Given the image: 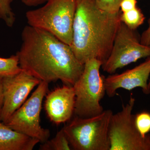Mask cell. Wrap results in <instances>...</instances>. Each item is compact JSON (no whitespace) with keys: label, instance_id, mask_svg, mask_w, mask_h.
<instances>
[{"label":"cell","instance_id":"1","mask_svg":"<svg viewBox=\"0 0 150 150\" xmlns=\"http://www.w3.org/2000/svg\"><path fill=\"white\" fill-rule=\"evenodd\" d=\"M21 38L16 54L22 69L41 81L49 83L60 80L66 85L74 86L84 64L70 45L46 30L29 25L23 30Z\"/></svg>","mask_w":150,"mask_h":150},{"label":"cell","instance_id":"15","mask_svg":"<svg viewBox=\"0 0 150 150\" xmlns=\"http://www.w3.org/2000/svg\"><path fill=\"white\" fill-rule=\"evenodd\" d=\"M21 70L17 54L7 58L0 57V78L13 76Z\"/></svg>","mask_w":150,"mask_h":150},{"label":"cell","instance_id":"6","mask_svg":"<svg viewBox=\"0 0 150 150\" xmlns=\"http://www.w3.org/2000/svg\"><path fill=\"white\" fill-rule=\"evenodd\" d=\"M135 99L132 96L122 110L112 114L108 129L110 150H150V134L142 137L132 114Z\"/></svg>","mask_w":150,"mask_h":150},{"label":"cell","instance_id":"7","mask_svg":"<svg viewBox=\"0 0 150 150\" xmlns=\"http://www.w3.org/2000/svg\"><path fill=\"white\" fill-rule=\"evenodd\" d=\"M48 84L40 82L30 97L4 123L11 129L36 139L42 144L48 140L51 135L50 131L40 124L42 103L48 91Z\"/></svg>","mask_w":150,"mask_h":150},{"label":"cell","instance_id":"17","mask_svg":"<svg viewBox=\"0 0 150 150\" xmlns=\"http://www.w3.org/2000/svg\"><path fill=\"white\" fill-rule=\"evenodd\" d=\"M135 124L138 131L143 137L150 132V113L143 111L134 115Z\"/></svg>","mask_w":150,"mask_h":150},{"label":"cell","instance_id":"11","mask_svg":"<svg viewBox=\"0 0 150 150\" xmlns=\"http://www.w3.org/2000/svg\"><path fill=\"white\" fill-rule=\"evenodd\" d=\"M46 96L44 107L50 121L57 125L69 121L74 113L76 95L74 87L65 85L55 88Z\"/></svg>","mask_w":150,"mask_h":150},{"label":"cell","instance_id":"24","mask_svg":"<svg viewBox=\"0 0 150 150\" xmlns=\"http://www.w3.org/2000/svg\"><path fill=\"white\" fill-rule=\"evenodd\" d=\"M0 19H1V16H0Z\"/></svg>","mask_w":150,"mask_h":150},{"label":"cell","instance_id":"5","mask_svg":"<svg viewBox=\"0 0 150 150\" xmlns=\"http://www.w3.org/2000/svg\"><path fill=\"white\" fill-rule=\"evenodd\" d=\"M102 65V62L96 59L87 61L81 75L73 86L76 95V116L89 118L104 111L100 104L106 93L105 76L100 72Z\"/></svg>","mask_w":150,"mask_h":150},{"label":"cell","instance_id":"19","mask_svg":"<svg viewBox=\"0 0 150 150\" xmlns=\"http://www.w3.org/2000/svg\"><path fill=\"white\" fill-rule=\"evenodd\" d=\"M137 0H122L120 4L121 12H125L137 7Z\"/></svg>","mask_w":150,"mask_h":150},{"label":"cell","instance_id":"14","mask_svg":"<svg viewBox=\"0 0 150 150\" xmlns=\"http://www.w3.org/2000/svg\"><path fill=\"white\" fill-rule=\"evenodd\" d=\"M63 129L57 132L53 139L42 143L40 150H71L72 149Z\"/></svg>","mask_w":150,"mask_h":150},{"label":"cell","instance_id":"18","mask_svg":"<svg viewBox=\"0 0 150 150\" xmlns=\"http://www.w3.org/2000/svg\"><path fill=\"white\" fill-rule=\"evenodd\" d=\"M122 0H96L98 7L103 10L117 13L120 11V5Z\"/></svg>","mask_w":150,"mask_h":150},{"label":"cell","instance_id":"3","mask_svg":"<svg viewBox=\"0 0 150 150\" xmlns=\"http://www.w3.org/2000/svg\"><path fill=\"white\" fill-rule=\"evenodd\" d=\"M76 0H48L39 8L25 14L28 25L50 33L71 46Z\"/></svg>","mask_w":150,"mask_h":150},{"label":"cell","instance_id":"21","mask_svg":"<svg viewBox=\"0 0 150 150\" xmlns=\"http://www.w3.org/2000/svg\"><path fill=\"white\" fill-rule=\"evenodd\" d=\"M22 2L28 6H36L46 3L48 0H21Z\"/></svg>","mask_w":150,"mask_h":150},{"label":"cell","instance_id":"13","mask_svg":"<svg viewBox=\"0 0 150 150\" xmlns=\"http://www.w3.org/2000/svg\"><path fill=\"white\" fill-rule=\"evenodd\" d=\"M145 19V17L141 9L138 7L131 10L121 12L120 20L129 28L136 30L142 25Z\"/></svg>","mask_w":150,"mask_h":150},{"label":"cell","instance_id":"16","mask_svg":"<svg viewBox=\"0 0 150 150\" xmlns=\"http://www.w3.org/2000/svg\"><path fill=\"white\" fill-rule=\"evenodd\" d=\"M13 0H0V16L8 27L13 26L15 15L13 11L11 4Z\"/></svg>","mask_w":150,"mask_h":150},{"label":"cell","instance_id":"9","mask_svg":"<svg viewBox=\"0 0 150 150\" xmlns=\"http://www.w3.org/2000/svg\"><path fill=\"white\" fill-rule=\"evenodd\" d=\"M0 78L4 94L0 121L5 123L26 101L30 92L41 81L22 69L13 76Z\"/></svg>","mask_w":150,"mask_h":150},{"label":"cell","instance_id":"20","mask_svg":"<svg viewBox=\"0 0 150 150\" xmlns=\"http://www.w3.org/2000/svg\"><path fill=\"white\" fill-rule=\"evenodd\" d=\"M148 23L149 26L147 29L143 32L140 38V42L144 45H150V17L148 20Z\"/></svg>","mask_w":150,"mask_h":150},{"label":"cell","instance_id":"12","mask_svg":"<svg viewBox=\"0 0 150 150\" xmlns=\"http://www.w3.org/2000/svg\"><path fill=\"white\" fill-rule=\"evenodd\" d=\"M39 143L0 121V150H32Z\"/></svg>","mask_w":150,"mask_h":150},{"label":"cell","instance_id":"23","mask_svg":"<svg viewBox=\"0 0 150 150\" xmlns=\"http://www.w3.org/2000/svg\"><path fill=\"white\" fill-rule=\"evenodd\" d=\"M148 86H149V89L150 90V79L149 81V83H148Z\"/></svg>","mask_w":150,"mask_h":150},{"label":"cell","instance_id":"8","mask_svg":"<svg viewBox=\"0 0 150 150\" xmlns=\"http://www.w3.org/2000/svg\"><path fill=\"white\" fill-rule=\"evenodd\" d=\"M150 57V45L140 42L135 30L121 22L116 33L110 55L101 68L105 72L113 74L118 69Z\"/></svg>","mask_w":150,"mask_h":150},{"label":"cell","instance_id":"22","mask_svg":"<svg viewBox=\"0 0 150 150\" xmlns=\"http://www.w3.org/2000/svg\"><path fill=\"white\" fill-rule=\"evenodd\" d=\"M3 102H4V94H3V86L1 80L0 78V118H1V112L2 108Z\"/></svg>","mask_w":150,"mask_h":150},{"label":"cell","instance_id":"10","mask_svg":"<svg viewBox=\"0 0 150 150\" xmlns=\"http://www.w3.org/2000/svg\"><path fill=\"white\" fill-rule=\"evenodd\" d=\"M150 75V57H149L144 62L131 69L126 70L121 74L105 77L106 93L109 97H113L119 89L131 91L139 87L145 94H149L148 81Z\"/></svg>","mask_w":150,"mask_h":150},{"label":"cell","instance_id":"4","mask_svg":"<svg viewBox=\"0 0 150 150\" xmlns=\"http://www.w3.org/2000/svg\"><path fill=\"white\" fill-rule=\"evenodd\" d=\"M112 114L107 110L89 118L76 116L62 128L72 149L110 150L108 129Z\"/></svg>","mask_w":150,"mask_h":150},{"label":"cell","instance_id":"2","mask_svg":"<svg viewBox=\"0 0 150 150\" xmlns=\"http://www.w3.org/2000/svg\"><path fill=\"white\" fill-rule=\"evenodd\" d=\"M76 4L70 46L83 64L93 59L103 64L111 52L121 23V12L110 13L103 10L96 0H76Z\"/></svg>","mask_w":150,"mask_h":150}]
</instances>
